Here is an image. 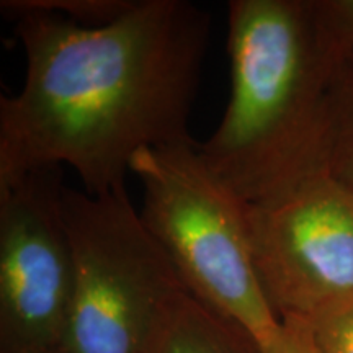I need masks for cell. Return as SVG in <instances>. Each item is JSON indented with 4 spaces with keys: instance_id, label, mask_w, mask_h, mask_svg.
Here are the masks:
<instances>
[{
    "instance_id": "cell-1",
    "label": "cell",
    "mask_w": 353,
    "mask_h": 353,
    "mask_svg": "<svg viewBox=\"0 0 353 353\" xmlns=\"http://www.w3.org/2000/svg\"><path fill=\"white\" fill-rule=\"evenodd\" d=\"M26 74L0 99V190L68 165L90 195L126 190L136 154L193 143L190 114L210 13L187 0H138L85 28L46 12L12 17Z\"/></svg>"
},
{
    "instance_id": "cell-2",
    "label": "cell",
    "mask_w": 353,
    "mask_h": 353,
    "mask_svg": "<svg viewBox=\"0 0 353 353\" xmlns=\"http://www.w3.org/2000/svg\"><path fill=\"white\" fill-rule=\"evenodd\" d=\"M231 95L201 161L244 203L270 201L324 169L327 90L343 52L317 0H231Z\"/></svg>"
},
{
    "instance_id": "cell-3",
    "label": "cell",
    "mask_w": 353,
    "mask_h": 353,
    "mask_svg": "<svg viewBox=\"0 0 353 353\" xmlns=\"http://www.w3.org/2000/svg\"><path fill=\"white\" fill-rule=\"evenodd\" d=\"M139 216L190 296L245 330L257 343L280 325L250 252L247 203L201 161L198 143L136 154Z\"/></svg>"
},
{
    "instance_id": "cell-4",
    "label": "cell",
    "mask_w": 353,
    "mask_h": 353,
    "mask_svg": "<svg viewBox=\"0 0 353 353\" xmlns=\"http://www.w3.org/2000/svg\"><path fill=\"white\" fill-rule=\"evenodd\" d=\"M74 288L63 353H143L172 294L183 290L128 190L90 195L65 185Z\"/></svg>"
},
{
    "instance_id": "cell-5",
    "label": "cell",
    "mask_w": 353,
    "mask_h": 353,
    "mask_svg": "<svg viewBox=\"0 0 353 353\" xmlns=\"http://www.w3.org/2000/svg\"><path fill=\"white\" fill-rule=\"evenodd\" d=\"M255 273L278 319H311L353 293V187L322 169L247 203Z\"/></svg>"
},
{
    "instance_id": "cell-6",
    "label": "cell",
    "mask_w": 353,
    "mask_h": 353,
    "mask_svg": "<svg viewBox=\"0 0 353 353\" xmlns=\"http://www.w3.org/2000/svg\"><path fill=\"white\" fill-rule=\"evenodd\" d=\"M63 167L0 190V353L61 348L74 288Z\"/></svg>"
},
{
    "instance_id": "cell-7",
    "label": "cell",
    "mask_w": 353,
    "mask_h": 353,
    "mask_svg": "<svg viewBox=\"0 0 353 353\" xmlns=\"http://www.w3.org/2000/svg\"><path fill=\"white\" fill-rule=\"evenodd\" d=\"M143 353H260V348L245 330L180 290L162 307Z\"/></svg>"
},
{
    "instance_id": "cell-8",
    "label": "cell",
    "mask_w": 353,
    "mask_h": 353,
    "mask_svg": "<svg viewBox=\"0 0 353 353\" xmlns=\"http://www.w3.org/2000/svg\"><path fill=\"white\" fill-rule=\"evenodd\" d=\"M322 162L329 174L353 187V48L343 52L327 90Z\"/></svg>"
},
{
    "instance_id": "cell-9",
    "label": "cell",
    "mask_w": 353,
    "mask_h": 353,
    "mask_svg": "<svg viewBox=\"0 0 353 353\" xmlns=\"http://www.w3.org/2000/svg\"><path fill=\"white\" fill-rule=\"evenodd\" d=\"M138 0H2L0 10L12 17L23 12H46L85 28H99L120 20Z\"/></svg>"
},
{
    "instance_id": "cell-10",
    "label": "cell",
    "mask_w": 353,
    "mask_h": 353,
    "mask_svg": "<svg viewBox=\"0 0 353 353\" xmlns=\"http://www.w3.org/2000/svg\"><path fill=\"white\" fill-rule=\"evenodd\" d=\"M321 353H353V293L307 319Z\"/></svg>"
},
{
    "instance_id": "cell-11",
    "label": "cell",
    "mask_w": 353,
    "mask_h": 353,
    "mask_svg": "<svg viewBox=\"0 0 353 353\" xmlns=\"http://www.w3.org/2000/svg\"><path fill=\"white\" fill-rule=\"evenodd\" d=\"M260 353H321L306 319L285 317L267 341L259 343Z\"/></svg>"
},
{
    "instance_id": "cell-12",
    "label": "cell",
    "mask_w": 353,
    "mask_h": 353,
    "mask_svg": "<svg viewBox=\"0 0 353 353\" xmlns=\"http://www.w3.org/2000/svg\"><path fill=\"white\" fill-rule=\"evenodd\" d=\"M329 37L342 52L353 48V0H317Z\"/></svg>"
},
{
    "instance_id": "cell-13",
    "label": "cell",
    "mask_w": 353,
    "mask_h": 353,
    "mask_svg": "<svg viewBox=\"0 0 353 353\" xmlns=\"http://www.w3.org/2000/svg\"><path fill=\"white\" fill-rule=\"evenodd\" d=\"M23 353H63L61 348H56V350H44V352H23Z\"/></svg>"
}]
</instances>
